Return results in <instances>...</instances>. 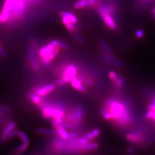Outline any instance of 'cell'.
<instances>
[{"label": "cell", "mask_w": 155, "mask_h": 155, "mask_svg": "<svg viewBox=\"0 0 155 155\" xmlns=\"http://www.w3.org/2000/svg\"><path fill=\"white\" fill-rule=\"evenodd\" d=\"M100 114L105 120L119 129L130 127L134 122L131 105L127 100L115 97L105 100L100 108Z\"/></svg>", "instance_id": "6da1fadb"}, {"label": "cell", "mask_w": 155, "mask_h": 155, "mask_svg": "<svg viewBox=\"0 0 155 155\" xmlns=\"http://www.w3.org/2000/svg\"><path fill=\"white\" fill-rule=\"evenodd\" d=\"M98 12L106 25L112 30L117 28L114 17L116 13V6L112 3L101 5L98 7Z\"/></svg>", "instance_id": "7a4b0ae2"}, {"label": "cell", "mask_w": 155, "mask_h": 155, "mask_svg": "<svg viewBox=\"0 0 155 155\" xmlns=\"http://www.w3.org/2000/svg\"><path fill=\"white\" fill-rule=\"evenodd\" d=\"M125 138L129 142L133 145L137 146L145 145L147 143H150L146 137L144 130L139 129L138 130H134L129 131L125 135Z\"/></svg>", "instance_id": "3957f363"}, {"label": "cell", "mask_w": 155, "mask_h": 155, "mask_svg": "<svg viewBox=\"0 0 155 155\" xmlns=\"http://www.w3.org/2000/svg\"><path fill=\"white\" fill-rule=\"evenodd\" d=\"M78 67L74 64H68L61 68L59 71L60 77L67 78L71 81L73 78L76 77L78 75Z\"/></svg>", "instance_id": "277c9868"}, {"label": "cell", "mask_w": 155, "mask_h": 155, "mask_svg": "<svg viewBox=\"0 0 155 155\" xmlns=\"http://www.w3.org/2000/svg\"><path fill=\"white\" fill-rule=\"evenodd\" d=\"M55 89V85L53 84H45L44 86L35 88L31 93L36 94L39 97H45L46 95L51 93Z\"/></svg>", "instance_id": "5b68a950"}, {"label": "cell", "mask_w": 155, "mask_h": 155, "mask_svg": "<svg viewBox=\"0 0 155 155\" xmlns=\"http://www.w3.org/2000/svg\"><path fill=\"white\" fill-rule=\"evenodd\" d=\"M60 16L61 17V21L64 25L70 23L77 24L78 22L77 17L70 12L61 11L60 13Z\"/></svg>", "instance_id": "8992f818"}, {"label": "cell", "mask_w": 155, "mask_h": 155, "mask_svg": "<svg viewBox=\"0 0 155 155\" xmlns=\"http://www.w3.org/2000/svg\"><path fill=\"white\" fill-rule=\"evenodd\" d=\"M73 109L75 114V123L82 125L85 116V110L81 105L74 106Z\"/></svg>", "instance_id": "52a82bcc"}, {"label": "cell", "mask_w": 155, "mask_h": 155, "mask_svg": "<svg viewBox=\"0 0 155 155\" xmlns=\"http://www.w3.org/2000/svg\"><path fill=\"white\" fill-rule=\"evenodd\" d=\"M55 48V46L52 44L49 43L41 47L39 50V55L41 59V61L46 59Z\"/></svg>", "instance_id": "ba28073f"}, {"label": "cell", "mask_w": 155, "mask_h": 155, "mask_svg": "<svg viewBox=\"0 0 155 155\" xmlns=\"http://www.w3.org/2000/svg\"><path fill=\"white\" fill-rule=\"evenodd\" d=\"M28 56L32 70L34 72L39 71L40 70L39 63L35 57L32 48L31 47H29L28 48Z\"/></svg>", "instance_id": "9c48e42d"}, {"label": "cell", "mask_w": 155, "mask_h": 155, "mask_svg": "<svg viewBox=\"0 0 155 155\" xmlns=\"http://www.w3.org/2000/svg\"><path fill=\"white\" fill-rule=\"evenodd\" d=\"M60 49H61V48H59V47L55 46V48L53 50V51L51 52V54L46 59L41 61V63L45 66H48L51 64V63L55 59L56 56L58 55V54L59 52Z\"/></svg>", "instance_id": "30bf717a"}, {"label": "cell", "mask_w": 155, "mask_h": 155, "mask_svg": "<svg viewBox=\"0 0 155 155\" xmlns=\"http://www.w3.org/2000/svg\"><path fill=\"white\" fill-rule=\"evenodd\" d=\"M54 130L55 131V136H58V137L65 140L68 139V132L67 131L64 127H58L54 128Z\"/></svg>", "instance_id": "8fae6325"}, {"label": "cell", "mask_w": 155, "mask_h": 155, "mask_svg": "<svg viewBox=\"0 0 155 155\" xmlns=\"http://www.w3.org/2000/svg\"><path fill=\"white\" fill-rule=\"evenodd\" d=\"M104 58L106 61H108L109 63H110L113 65H114V66L118 67H124V64L122 62L119 61L116 58H113V56L111 55V54L106 53V54L104 55Z\"/></svg>", "instance_id": "7c38bea8"}, {"label": "cell", "mask_w": 155, "mask_h": 155, "mask_svg": "<svg viewBox=\"0 0 155 155\" xmlns=\"http://www.w3.org/2000/svg\"><path fill=\"white\" fill-rule=\"evenodd\" d=\"M112 83L114 88L118 91L122 90L125 86V81L124 78L121 76H118L116 80Z\"/></svg>", "instance_id": "4fadbf2b"}, {"label": "cell", "mask_w": 155, "mask_h": 155, "mask_svg": "<svg viewBox=\"0 0 155 155\" xmlns=\"http://www.w3.org/2000/svg\"><path fill=\"white\" fill-rule=\"evenodd\" d=\"M35 132L39 134H45V135H55V131L54 129L38 128L35 130Z\"/></svg>", "instance_id": "5bb4252c"}, {"label": "cell", "mask_w": 155, "mask_h": 155, "mask_svg": "<svg viewBox=\"0 0 155 155\" xmlns=\"http://www.w3.org/2000/svg\"><path fill=\"white\" fill-rule=\"evenodd\" d=\"M16 127V122H12L9 123L8 125H6L5 127H4V128L1 130L2 136H4V135H6V134L11 132L12 131L15 130Z\"/></svg>", "instance_id": "9a60e30c"}, {"label": "cell", "mask_w": 155, "mask_h": 155, "mask_svg": "<svg viewBox=\"0 0 155 155\" xmlns=\"http://www.w3.org/2000/svg\"><path fill=\"white\" fill-rule=\"evenodd\" d=\"M29 145L24 144L20 145L18 146L13 152V155H21L26 150H27Z\"/></svg>", "instance_id": "2e32d148"}, {"label": "cell", "mask_w": 155, "mask_h": 155, "mask_svg": "<svg viewBox=\"0 0 155 155\" xmlns=\"http://www.w3.org/2000/svg\"><path fill=\"white\" fill-rule=\"evenodd\" d=\"M11 14L9 12H0V24H4L9 21Z\"/></svg>", "instance_id": "e0dca14e"}, {"label": "cell", "mask_w": 155, "mask_h": 155, "mask_svg": "<svg viewBox=\"0 0 155 155\" xmlns=\"http://www.w3.org/2000/svg\"><path fill=\"white\" fill-rule=\"evenodd\" d=\"M70 83L73 89H75L77 91L83 85L82 83H81V81L77 77L73 78L71 81H70Z\"/></svg>", "instance_id": "ac0fdd59"}, {"label": "cell", "mask_w": 155, "mask_h": 155, "mask_svg": "<svg viewBox=\"0 0 155 155\" xmlns=\"http://www.w3.org/2000/svg\"><path fill=\"white\" fill-rule=\"evenodd\" d=\"M17 136L20 139L22 143L24 144H28L29 145L30 144V141L29 139H28V136L24 133L21 130H18L17 133Z\"/></svg>", "instance_id": "d6986e66"}, {"label": "cell", "mask_w": 155, "mask_h": 155, "mask_svg": "<svg viewBox=\"0 0 155 155\" xmlns=\"http://www.w3.org/2000/svg\"><path fill=\"white\" fill-rule=\"evenodd\" d=\"M50 43L52 44L53 45H54V46L59 47V48H61V49L67 50L69 48L68 45H67V44L62 42L61 41L58 40H53L51 41H50Z\"/></svg>", "instance_id": "ffe728a7"}, {"label": "cell", "mask_w": 155, "mask_h": 155, "mask_svg": "<svg viewBox=\"0 0 155 155\" xmlns=\"http://www.w3.org/2000/svg\"><path fill=\"white\" fill-rule=\"evenodd\" d=\"M84 7H87V0H79L74 5V8L75 9H82Z\"/></svg>", "instance_id": "44dd1931"}, {"label": "cell", "mask_w": 155, "mask_h": 155, "mask_svg": "<svg viewBox=\"0 0 155 155\" xmlns=\"http://www.w3.org/2000/svg\"><path fill=\"white\" fill-rule=\"evenodd\" d=\"M70 80L69 79H68L67 78L64 77H60L56 82V84L58 86H61L63 85L66 84L68 82H70Z\"/></svg>", "instance_id": "7402d4cb"}, {"label": "cell", "mask_w": 155, "mask_h": 155, "mask_svg": "<svg viewBox=\"0 0 155 155\" xmlns=\"http://www.w3.org/2000/svg\"><path fill=\"white\" fill-rule=\"evenodd\" d=\"M99 42H100V45L101 46V47L105 50L106 53H107V54H111V51L110 49L109 48V47L101 39L99 40Z\"/></svg>", "instance_id": "603a6c76"}, {"label": "cell", "mask_w": 155, "mask_h": 155, "mask_svg": "<svg viewBox=\"0 0 155 155\" xmlns=\"http://www.w3.org/2000/svg\"><path fill=\"white\" fill-rule=\"evenodd\" d=\"M65 27L67 28V29L70 32H74L77 31V26L76 24H73V23H70L65 25Z\"/></svg>", "instance_id": "cb8c5ba5"}, {"label": "cell", "mask_w": 155, "mask_h": 155, "mask_svg": "<svg viewBox=\"0 0 155 155\" xmlns=\"http://www.w3.org/2000/svg\"><path fill=\"white\" fill-rule=\"evenodd\" d=\"M81 133L79 131H74V132H68V139H73L78 137L81 136Z\"/></svg>", "instance_id": "d4e9b609"}, {"label": "cell", "mask_w": 155, "mask_h": 155, "mask_svg": "<svg viewBox=\"0 0 155 155\" xmlns=\"http://www.w3.org/2000/svg\"><path fill=\"white\" fill-rule=\"evenodd\" d=\"M152 0H137V5L140 7H143V6H145L148 3H150V2Z\"/></svg>", "instance_id": "484cf974"}, {"label": "cell", "mask_w": 155, "mask_h": 155, "mask_svg": "<svg viewBox=\"0 0 155 155\" xmlns=\"http://www.w3.org/2000/svg\"><path fill=\"white\" fill-rule=\"evenodd\" d=\"M109 77L112 82L115 81L117 78L118 77V75L114 71H110L109 74Z\"/></svg>", "instance_id": "4316f807"}, {"label": "cell", "mask_w": 155, "mask_h": 155, "mask_svg": "<svg viewBox=\"0 0 155 155\" xmlns=\"http://www.w3.org/2000/svg\"><path fill=\"white\" fill-rule=\"evenodd\" d=\"M97 0H87V7H93L97 4Z\"/></svg>", "instance_id": "83f0119b"}, {"label": "cell", "mask_w": 155, "mask_h": 155, "mask_svg": "<svg viewBox=\"0 0 155 155\" xmlns=\"http://www.w3.org/2000/svg\"><path fill=\"white\" fill-rule=\"evenodd\" d=\"M136 34V36H137L138 38H143L144 35L143 31V30H141V29H139L138 31H137Z\"/></svg>", "instance_id": "f1b7e54d"}, {"label": "cell", "mask_w": 155, "mask_h": 155, "mask_svg": "<svg viewBox=\"0 0 155 155\" xmlns=\"http://www.w3.org/2000/svg\"><path fill=\"white\" fill-rule=\"evenodd\" d=\"M0 55L2 56L4 58H5L7 56L5 51L1 46H0Z\"/></svg>", "instance_id": "f546056e"}, {"label": "cell", "mask_w": 155, "mask_h": 155, "mask_svg": "<svg viewBox=\"0 0 155 155\" xmlns=\"http://www.w3.org/2000/svg\"><path fill=\"white\" fill-rule=\"evenodd\" d=\"M127 153L128 155H133L134 153V150H133L132 147H129L127 148Z\"/></svg>", "instance_id": "4dcf8cb0"}, {"label": "cell", "mask_w": 155, "mask_h": 155, "mask_svg": "<svg viewBox=\"0 0 155 155\" xmlns=\"http://www.w3.org/2000/svg\"><path fill=\"white\" fill-rule=\"evenodd\" d=\"M2 136V132H1V131H0V139L1 138Z\"/></svg>", "instance_id": "1f68e13d"}, {"label": "cell", "mask_w": 155, "mask_h": 155, "mask_svg": "<svg viewBox=\"0 0 155 155\" xmlns=\"http://www.w3.org/2000/svg\"><path fill=\"white\" fill-rule=\"evenodd\" d=\"M152 13H155V8H153V10H152Z\"/></svg>", "instance_id": "d6a6232c"}, {"label": "cell", "mask_w": 155, "mask_h": 155, "mask_svg": "<svg viewBox=\"0 0 155 155\" xmlns=\"http://www.w3.org/2000/svg\"><path fill=\"white\" fill-rule=\"evenodd\" d=\"M0 46H1V45H0Z\"/></svg>", "instance_id": "836d02e7"}]
</instances>
